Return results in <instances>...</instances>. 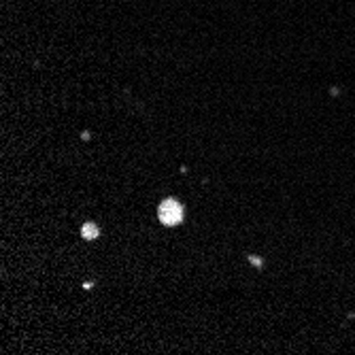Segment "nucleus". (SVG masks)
I'll use <instances>...</instances> for the list:
<instances>
[{
	"label": "nucleus",
	"mask_w": 355,
	"mask_h": 355,
	"mask_svg": "<svg viewBox=\"0 0 355 355\" xmlns=\"http://www.w3.org/2000/svg\"><path fill=\"white\" fill-rule=\"evenodd\" d=\"M157 219L162 226L175 228L185 219V207L175 198H164L157 207Z\"/></svg>",
	"instance_id": "1"
},
{
	"label": "nucleus",
	"mask_w": 355,
	"mask_h": 355,
	"mask_svg": "<svg viewBox=\"0 0 355 355\" xmlns=\"http://www.w3.org/2000/svg\"><path fill=\"white\" fill-rule=\"evenodd\" d=\"M98 236H100V228H98V224L85 222V224L81 226V238H85V240H96Z\"/></svg>",
	"instance_id": "2"
},
{
	"label": "nucleus",
	"mask_w": 355,
	"mask_h": 355,
	"mask_svg": "<svg viewBox=\"0 0 355 355\" xmlns=\"http://www.w3.org/2000/svg\"><path fill=\"white\" fill-rule=\"evenodd\" d=\"M247 259H249V264H251V266H255V268H264V259L259 257V255L249 253V255H247Z\"/></svg>",
	"instance_id": "3"
},
{
	"label": "nucleus",
	"mask_w": 355,
	"mask_h": 355,
	"mask_svg": "<svg viewBox=\"0 0 355 355\" xmlns=\"http://www.w3.org/2000/svg\"><path fill=\"white\" fill-rule=\"evenodd\" d=\"M81 138H83V140H90V132H88V130L81 132Z\"/></svg>",
	"instance_id": "4"
},
{
	"label": "nucleus",
	"mask_w": 355,
	"mask_h": 355,
	"mask_svg": "<svg viewBox=\"0 0 355 355\" xmlns=\"http://www.w3.org/2000/svg\"><path fill=\"white\" fill-rule=\"evenodd\" d=\"M92 285H94L92 281H85V283H83V289H92Z\"/></svg>",
	"instance_id": "5"
}]
</instances>
